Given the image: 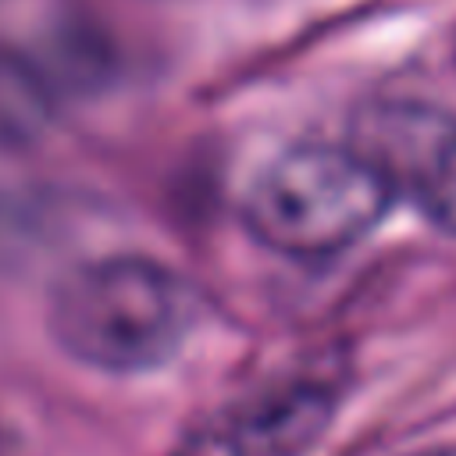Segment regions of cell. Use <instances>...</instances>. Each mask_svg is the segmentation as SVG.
I'll use <instances>...</instances> for the list:
<instances>
[{"label": "cell", "mask_w": 456, "mask_h": 456, "mask_svg": "<svg viewBox=\"0 0 456 456\" xmlns=\"http://www.w3.org/2000/svg\"><path fill=\"white\" fill-rule=\"evenodd\" d=\"M200 321L196 289L146 256H103L71 267L50 296L57 346L107 374H139L167 363Z\"/></svg>", "instance_id": "6da1fadb"}, {"label": "cell", "mask_w": 456, "mask_h": 456, "mask_svg": "<svg viewBox=\"0 0 456 456\" xmlns=\"http://www.w3.org/2000/svg\"><path fill=\"white\" fill-rule=\"evenodd\" d=\"M395 192L356 146H296L274 157L242 200L246 232L285 256H331L360 242Z\"/></svg>", "instance_id": "7a4b0ae2"}, {"label": "cell", "mask_w": 456, "mask_h": 456, "mask_svg": "<svg viewBox=\"0 0 456 456\" xmlns=\"http://www.w3.org/2000/svg\"><path fill=\"white\" fill-rule=\"evenodd\" d=\"M417 210L456 235V118L428 103H381L360 118L353 142Z\"/></svg>", "instance_id": "3957f363"}, {"label": "cell", "mask_w": 456, "mask_h": 456, "mask_svg": "<svg viewBox=\"0 0 456 456\" xmlns=\"http://www.w3.org/2000/svg\"><path fill=\"white\" fill-rule=\"evenodd\" d=\"M338 392L328 378H289L242 399L214 431L217 456H306L328 431Z\"/></svg>", "instance_id": "277c9868"}, {"label": "cell", "mask_w": 456, "mask_h": 456, "mask_svg": "<svg viewBox=\"0 0 456 456\" xmlns=\"http://www.w3.org/2000/svg\"><path fill=\"white\" fill-rule=\"evenodd\" d=\"M53 121V93L21 53L0 50V146L43 139Z\"/></svg>", "instance_id": "5b68a950"}]
</instances>
